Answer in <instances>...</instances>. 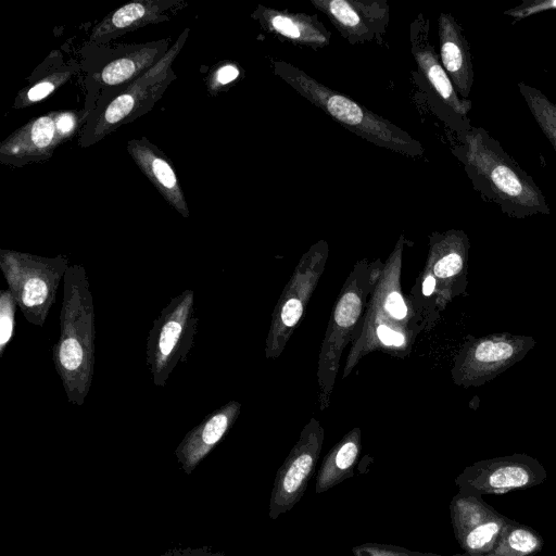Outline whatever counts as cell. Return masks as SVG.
Returning <instances> with one entry per match:
<instances>
[{
  "label": "cell",
  "instance_id": "30bf717a",
  "mask_svg": "<svg viewBox=\"0 0 556 556\" xmlns=\"http://www.w3.org/2000/svg\"><path fill=\"white\" fill-rule=\"evenodd\" d=\"M90 111L61 110L28 121L0 143V162L22 167L52 156L86 125Z\"/></svg>",
  "mask_w": 556,
  "mask_h": 556
},
{
  "label": "cell",
  "instance_id": "1f68e13d",
  "mask_svg": "<svg viewBox=\"0 0 556 556\" xmlns=\"http://www.w3.org/2000/svg\"><path fill=\"white\" fill-rule=\"evenodd\" d=\"M166 556H217V555H212V554L205 552L204 549H194V551L189 549V551H184V552H179V553H173L172 555H166Z\"/></svg>",
  "mask_w": 556,
  "mask_h": 556
},
{
  "label": "cell",
  "instance_id": "ba28073f",
  "mask_svg": "<svg viewBox=\"0 0 556 556\" xmlns=\"http://www.w3.org/2000/svg\"><path fill=\"white\" fill-rule=\"evenodd\" d=\"M329 247L326 240L314 243L300 258L271 314L265 340V357L277 359L300 325L304 311L326 268Z\"/></svg>",
  "mask_w": 556,
  "mask_h": 556
},
{
  "label": "cell",
  "instance_id": "9a60e30c",
  "mask_svg": "<svg viewBox=\"0 0 556 556\" xmlns=\"http://www.w3.org/2000/svg\"><path fill=\"white\" fill-rule=\"evenodd\" d=\"M350 43L380 39L387 29L390 9L384 0H311Z\"/></svg>",
  "mask_w": 556,
  "mask_h": 556
},
{
  "label": "cell",
  "instance_id": "3957f363",
  "mask_svg": "<svg viewBox=\"0 0 556 556\" xmlns=\"http://www.w3.org/2000/svg\"><path fill=\"white\" fill-rule=\"evenodd\" d=\"M273 71L345 129L381 148L409 157L422 156L421 143L405 130L348 96L323 85L301 68L286 61H274Z\"/></svg>",
  "mask_w": 556,
  "mask_h": 556
},
{
  "label": "cell",
  "instance_id": "7c38bea8",
  "mask_svg": "<svg viewBox=\"0 0 556 556\" xmlns=\"http://www.w3.org/2000/svg\"><path fill=\"white\" fill-rule=\"evenodd\" d=\"M405 238L400 236L369 296L363 321L386 325L419 333L425 323L418 303L404 296L400 277Z\"/></svg>",
  "mask_w": 556,
  "mask_h": 556
},
{
  "label": "cell",
  "instance_id": "5bb4252c",
  "mask_svg": "<svg viewBox=\"0 0 556 556\" xmlns=\"http://www.w3.org/2000/svg\"><path fill=\"white\" fill-rule=\"evenodd\" d=\"M451 517L455 536L466 555L491 551L510 519L482 496L460 493L451 503Z\"/></svg>",
  "mask_w": 556,
  "mask_h": 556
},
{
  "label": "cell",
  "instance_id": "d6986e66",
  "mask_svg": "<svg viewBox=\"0 0 556 556\" xmlns=\"http://www.w3.org/2000/svg\"><path fill=\"white\" fill-rule=\"evenodd\" d=\"M241 404L230 401L208 414L192 428L175 451L181 468L190 473L197 465L218 444L240 415Z\"/></svg>",
  "mask_w": 556,
  "mask_h": 556
},
{
  "label": "cell",
  "instance_id": "7a4b0ae2",
  "mask_svg": "<svg viewBox=\"0 0 556 556\" xmlns=\"http://www.w3.org/2000/svg\"><path fill=\"white\" fill-rule=\"evenodd\" d=\"M52 361L67 401L81 406L89 394L96 365V313L87 271L68 267L63 280L60 334Z\"/></svg>",
  "mask_w": 556,
  "mask_h": 556
},
{
  "label": "cell",
  "instance_id": "e0dca14e",
  "mask_svg": "<svg viewBox=\"0 0 556 556\" xmlns=\"http://www.w3.org/2000/svg\"><path fill=\"white\" fill-rule=\"evenodd\" d=\"M428 35L429 22L422 14H418L410 24L412 54L419 71L442 103L448 108L466 127L470 128L471 125L468 119V113L471 111L472 102L469 99L460 98L456 92Z\"/></svg>",
  "mask_w": 556,
  "mask_h": 556
},
{
  "label": "cell",
  "instance_id": "52a82bcc",
  "mask_svg": "<svg viewBox=\"0 0 556 556\" xmlns=\"http://www.w3.org/2000/svg\"><path fill=\"white\" fill-rule=\"evenodd\" d=\"M194 291L172 298L153 320L146 343V363L154 386H166L178 363L186 362L198 329Z\"/></svg>",
  "mask_w": 556,
  "mask_h": 556
},
{
  "label": "cell",
  "instance_id": "83f0119b",
  "mask_svg": "<svg viewBox=\"0 0 556 556\" xmlns=\"http://www.w3.org/2000/svg\"><path fill=\"white\" fill-rule=\"evenodd\" d=\"M16 301L12 292L2 290L0 293V356L14 336Z\"/></svg>",
  "mask_w": 556,
  "mask_h": 556
},
{
  "label": "cell",
  "instance_id": "ac0fdd59",
  "mask_svg": "<svg viewBox=\"0 0 556 556\" xmlns=\"http://www.w3.org/2000/svg\"><path fill=\"white\" fill-rule=\"evenodd\" d=\"M187 7L184 0H138L126 3L98 23L90 41L104 45L138 28L168 21Z\"/></svg>",
  "mask_w": 556,
  "mask_h": 556
},
{
  "label": "cell",
  "instance_id": "8fae6325",
  "mask_svg": "<svg viewBox=\"0 0 556 556\" xmlns=\"http://www.w3.org/2000/svg\"><path fill=\"white\" fill-rule=\"evenodd\" d=\"M546 479L547 471L536 458L515 453L476 462L455 482L460 494L482 496L530 489Z\"/></svg>",
  "mask_w": 556,
  "mask_h": 556
},
{
  "label": "cell",
  "instance_id": "6da1fadb",
  "mask_svg": "<svg viewBox=\"0 0 556 556\" xmlns=\"http://www.w3.org/2000/svg\"><path fill=\"white\" fill-rule=\"evenodd\" d=\"M454 150L471 184L485 201L513 218L548 215L549 205L533 178L484 128L471 126L459 135Z\"/></svg>",
  "mask_w": 556,
  "mask_h": 556
},
{
  "label": "cell",
  "instance_id": "7402d4cb",
  "mask_svg": "<svg viewBox=\"0 0 556 556\" xmlns=\"http://www.w3.org/2000/svg\"><path fill=\"white\" fill-rule=\"evenodd\" d=\"M252 17L268 33L278 35L294 45L317 49L330 42V31L316 16L257 5Z\"/></svg>",
  "mask_w": 556,
  "mask_h": 556
},
{
  "label": "cell",
  "instance_id": "2e32d148",
  "mask_svg": "<svg viewBox=\"0 0 556 556\" xmlns=\"http://www.w3.org/2000/svg\"><path fill=\"white\" fill-rule=\"evenodd\" d=\"M325 431L316 418L305 425L278 473L271 506H289L300 496L318 458Z\"/></svg>",
  "mask_w": 556,
  "mask_h": 556
},
{
  "label": "cell",
  "instance_id": "5b68a950",
  "mask_svg": "<svg viewBox=\"0 0 556 556\" xmlns=\"http://www.w3.org/2000/svg\"><path fill=\"white\" fill-rule=\"evenodd\" d=\"M186 28L167 53L148 72L117 89L105 102L94 108L81 130L79 146L87 148L118 127L132 123L148 113L176 78L172 65L189 35Z\"/></svg>",
  "mask_w": 556,
  "mask_h": 556
},
{
  "label": "cell",
  "instance_id": "4316f807",
  "mask_svg": "<svg viewBox=\"0 0 556 556\" xmlns=\"http://www.w3.org/2000/svg\"><path fill=\"white\" fill-rule=\"evenodd\" d=\"M518 89L535 123L556 153V102L523 81L518 83Z\"/></svg>",
  "mask_w": 556,
  "mask_h": 556
},
{
  "label": "cell",
  "instance_id": "277c9868",
  "mask_svg": "<svg viewBox=\"0 0 556 556\" xmlns=\"http://www.w3.org/2000/svg\"><path fill=\"white\" fill-rule=\"evenodd\" d=\"M382 268L380 260L372 263L367 260L356 262L332 307L317 361V403L320 410L330 405L343 350L359 328L366 301Z\"/></svg>",
  "mask_w": 556,
  "mask_h": 556
},
{
  "label": "cell",
  "instance_id": "4fadbf2b",
  "mask_svg": "<svg viewBox=\"0 0 556 556\" xmlns=\"http://www.w3.org/2000/svg\"><path fill=\"white\" fill-rule=\"evenodd\" d=\"M429 239L425 266L435 279L434 306L444 309L454 298L466 292L470 242L459 229L433 232Z\"/></svg>",
  "mask_w": 556,
  "mask_h": 556
},
{
  "label": "cell",
  "instance_id": "f546056e",
  "mask_svg": "<svg viewBox=\"0 0 556 556\" xmlns=\"http://www.w3.org/2000/svg\"><path fill=\"white\" fill-rule=\"evenodd\" d=\"M552 10H556V0H525L520 4L504 11V15L517 22Z\"/></svg>",
  "mask_w": 556,
  "mask_h": 556
},
{
  "label": "cell",
  "instance_id": "9c48e42d",
  "mask_svg": "<svg viewBox=\"0 0 556 556\" xmlns=\"http://www.w3.org/2000/svg\"><path fill=\"white\" fill-rule=\"evenodd\" d=\"M534 345L535 340L525 334L468 336L454 357L453 382L463 388L483 386L521 361Z\"/></svg>",
  "mask_w": 556,
  "mask_h": 556
},
{
  "label": "cell",
  "instance_id": "ffe728a7",
  "mask_svg": "<svg viewBox=\"0 0 556 556\" xmlns=\"http://www.w3.org/2000/svg\"><path fill=\"white\" fill-rule=\"evenodd\" d=\"M126 149L164 200L182 217L188 218L190 212L186 198L168 157L146 137L129 140Z\"/></svg>",
  "mask_w": 556,
  "mask_h": 556
},
{
  "label": "cell",
  "instance_id": "f1b7e54d",
  "mask_svg": "<svg viewBox=\"0 0 556 556\" xmlns=\"http://www.w3.org/2000/svg\"><path fill=\"white\" fill-rule=\"evenodd\" d=\"M240 75L239 67L231 62L219 64L208 76L207 90L212 96L217 94L224 87L235 81Z\"/></svg>",
  "mask_w": 556,
  "mask_h": 556
},
{
  "label": "cell",
  "instance_id": "d4e9b609",
  "mask_svg": "<svg viewBox=\"0 0 556 556\" xmlns=\"http://www.w3.org/2000/svg\"><path fill=\"white\" fill-rule=\"evenodd\" d=\"M544 540L533 528L509 519L491 551L481 555L455 556H534L542 551Z\"/></svg>",
  "mask_w": 556,
  "mask_h": 556
},
{
  "label": "cell",
  "instance_id": "4dcf8cb0",
  "mask_svg": "<svg viewBox=\"0 0 556 556\" xmlns=\"http://www.w3.org/2000/svg\"><path fill=\"white\" fill-rule=\"evenodd\" d=\"M420 294L424 298H431L435 293V279L429 268L425 266L420 275Z\"/></svg>",
  "mask_w": 556,
  "mask_h": 556
},
{
  "label": "cell",
  "instance_id": "44dd1931",
  "mask_svg": "<svg viewBox=\"0 0 556 556\" xmlns=\"http://www.w3.org/2000/svg\"><path fill=\"white\" fill-rule=\"evenodd\" d=\"M440 61L456 92L468 99L473 84V66L470 46L462 26L450 13L438 17Z\"/></svg>",
  "mask_w": 556,
  "mask_h": 556
},
{
  "label": "cell",
  "instance_id": "8992f818",
  "mask_svg": "<svg viewBox=\"0 0 556 556\" xmlns=\"http://www.w3.org/2000/svg\"><path fill=\"white\" fill-rule=\"evenodd\" d=\"M71 266L70 256L35 255L0 250V269L24 318L42 327L55 303L61 281Z\"/></svg>",
  "mask_w": 556,
  "mask_h": 556
},
{
  "label": "cell",
  "instance_id": "cb8c5ba5",
  "mask_svg": "<svg viewBox=\"0 0 556 556\" xmlns=\"http://www.w3.org/2000/svg\"><path fill=\"white\" fill-rule=\"evenodd\" d=\"M76 63H66L59 51H53L28 78V84L16 96L13 108L37 104L63 86L78 71Z\"/></svg>",
  "mask_w": 556,
  "mask_h": 556
},
{
  "label": "cell",
  "instance_id": "603a6c76",
  "mask_svg": "<svg viewBox=\"0 0 556 556\" xmlns=\"http://www.w3.org/2000/svg\"><path fill=\"white\" fill-rule=\"evenodd\" d=\"M169 39L127 47L104 64L94 79L102 88L123 87L153 67L169 50Z\"/></svg>",
  "mask_w": 556,
  "mask_h": 556
},
{
  "label": "cell",
  "instance_id": "484cf974",
  "mask_svg": "<svg viewBox=\"0 0 556 556\" xmlns=\"http://www.w3.org/2000/svg\"><path fill=\"white\" fill-rule=\"evenodd\" d=\"M361 450V430L354 428L330 451L323 464L319 482L327 488L338 478L351 470Z\"/></svg>",
  "mask_w": 556,
  "mask_h": 556
}]
</instances>
